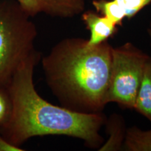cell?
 Returning a JSON list of instances; mask_svg holds the SVG:
<instances>
[{
    "instance_id": "6da1fadb",
    "label": "cell",
    "mask_w": 151,
    "mask_h": 151,
    "mask_svg": "<svg viewBox=\"0 0 151 151\" xmlns=\"http://www.w3.org/2000/svg\"><path fill=\"white\" fill-rule=\"evenodd\" d=\"M41 59L37 50L28 57L7 88L11 108L8 120L0 127L3 137L13 146L21 148L32 137L67 136L81 139L91 148H99L104 143L99 131L106 121L105 116L70 110L41 97L34 84L35 68Z\"/></svg>"
},
{
    "instance_id": "7a4b0ae2",
    "label": "cell",
    "mask_w": 151,
    "mask_h": 151,
    "mask_svg": "<svg viewBox=\"0 0 151 151\" xmlns=\"http://www.w3.org/2000/svg\"><path fill=\"white\" fill-rule=\"evenodd\" d=\"M112 46L67 38L41 59L46 83L62 106L81 113H102L106 101Z\"/></svg>"
},
{
    "instance_id": "3957f363",
    "label": "cell",
    "mask_w": 151,
    "mask_h": 151,
    "mask_svg": "<svg viewBox=\"0 0 151 151\" xmlns=\"http://www.w3.org/2000/svg\"><path fill=\"white\" fill-rule=\"evenodd\" d=\"M16 0H0V88H8L20 65L36 49L37 29Z\"/></svg>"
},
{
    "instance_id": "277c9868",
    "label": "cell",
    "mask_w": 151,
    "mask_h": 151,
    "mask_svg": "<svg viewBox=\"0 0 151 151\" xmlns=\"http://www.w3.org/2000/svg\"><path fill=\"white\" fill-rule=\"evenodd\" d=\"M111 55L107 104L115 102L123 108L134 109L145 65L150 56L129 42L112 47Z\"/></svg>"
},
{
    "instance_id": "5b68a950",
    "label": "cell",
    "mask_w": 151,
    "mask_h": 151,
    "mask_svg": "<svg viewBox=\"0 0 151 151\" xmlns=\"http://www.w3.org/2000/svg\"><path fill=\"white\" fill-rule=\"evenodd\" d=\"M27 15L44 14L52 17L71 18L85 11L86 0H16Z\"/></svg>"
},
{
    "instance_id": "8992f818",
    "label": "cell",
    "mask_w": 151,
    "mask_h": 151,
    "mask_svg": "<svg viewBox=\"0 0 151 151\" xmlns=\"http://www.w3.org/2000/svg\"><path fill=\"white\" fill-rule=\"evenodd\" d=\"M82 20L90 31V38L87 39V44L90 46H97L108 41L118 32V27L114 22L106 17L99 16L95 11H83Z\"/></svg>"
},
{
    "instance_id": "52a82bcc",
    "label": "cell",
    "mask_w": 151,
    "mask_h": 151,
    "mask_svg": "<svg viewBox=\"0 0 151 151\" xmlns=\"http://www.w3.org/2000/svg\"><path fill=\"white\" fill-rule=\"evenodd\" d=\"M134 109L151 122V57L145 65Z\"/></svg>"
},
{
    "instance_id": "ba28073f",
    "label": "cell",
    "mask_w": 151,
    "mask_h": 151,
    "mask_svg": "<svg viewBox=\"0 0 151 151\" xmlns=\"http://www.w3.org/2000/svg\"><path fill=\"white\" fill-rule=\"evenodd\" d=\"M105 124H106L109 139L98 150L100 151L122 150L126 134L124 120L119 115L112 114L109 120H106Z\"/></svg>"
},
{
    "instance_id": "9c48e42d",
    "label": "cell",
    "mask_w": 151,
    "mask_h": 151,
    "mask_svg": "<svg viewBox=\"0 0 151 151\" xmlns=\"http://www.w3.org/2000/svg\"><path fill=\"white\" fill-rule=\"evenodd\" d=\"M122 148L127 151H151V129L142 130L137 127L127 129Z\"/></svg>"
},
{
    "instance_id": "30bf717a",
    "label": "cell",
    "mask_w": 151,
    "mask_h": 151,
    "mask_svg": "<svg viewBox=\"0 0 151 151\" xmlns=\"http://www.w3.org/2000/svg\"><path fill=\"white\" fill-rule=\"evenodd\" d=\"M92 5L97 13L106 17L117 26L122 25L126 18L124 9L116 0H93Z\"/></svg>"
},
{
    "instance_id": "8fae6325",
    "label": "cell",
    "mask_w": 151,
    "mask_h": 151,
    "mask_svg": "<svg viewBox=\"0 0 151 151\" xmlns=\"http://www.w3.org/2000/svg\"><path fill=\"white\" fill-rule=\"evenodd\" d=\"M125 13L126 18L134 17L145 7L150 4L151 0H116Z\"/></svg>"
},
{
    "instance_id": "7c38bea8",
    "label": "cell",
    "mask_w": 151,
    "mask_h": 151,
    "mask_svg": "<svg viewBox=\"0 0 151 151\" xmlns=\"http://www.w3.org/2000/svg\"><path fill=\"white\" fill-rule=\"evenodd\" d=\"M11 100L7 88H0V127L8 120L11 113Z\"/></svg>"
},
{
    "instance_id": "4fadbf2b",
    "label": "cell",
    "mask_w": 151,
    "mask_h": 151,
    "mask_svg": "<svg viewBox=\"0 0 151 151\" xmlns=\"http://www.w3.org/2000/svg\"><path fill=\"white\" fill-rule=\"evenodd\" d=\"M24 150L21 148L13 146L9 143L3 137L0 129V151H22Z\"/></svg>"
},
{
    "instance_id": "5bb4252c",
    "label": "cell",
    "mask_w": 151,
    "mask_h": 151,
    "mask_svg": "<svg viewBox=\"0 0 151 151\" xmlns=\"http://www.w3.org/2000/svg\"><path fill=\"white\" fill-rule=\"evenodd\" d=\"M147 31H148V34L149 37H150V39H151V21H150V24H149L148 30H147Z\"/></svg>"
}]
</instances>
